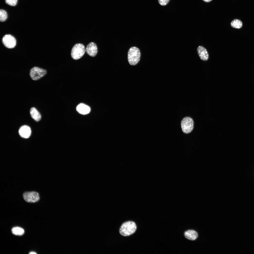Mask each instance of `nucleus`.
Instances as JSON below:
<instances>
[{"label":"nucleus","instance_id":"8","mask_svg":"<svg viewBox=\"0 0 254 254\" xmlns=\"http://www.w3.org/2000/svg\"><path fill=\"white\" fill-rule=\"evenodd\" d=\"M85 51L91 56H95L98 52V48L96 44L93 42L89 43L85 48Z\"/></svg>","mask_w":254,"mask_h":254},{"label":"nucleus","instance_id":"6","mask_svg":"<svg viewBox=\"0 0 254 254\" xmlns=\"http://www.w3.org/2000/svg\"><path fill=\"white\" fill-rule=\"evenodd\" d=\"M23 196L24 200L28 202H35L40 199L38 193L36 191L26 192L23 193Z\"/></svg>","mask_w":254,"mask_h":254},{"label":"nucleus","instance_id":"12","mask_svg":"<svg viewBox=\"0 0 254 254\" xmlns=\"http://www.w3.org/2000/svg\"><path fill=\"white\" fill-rule=\"evenodd\" d=\"M184 234L186 238L191 240H196L198 236L197 233L193 230H189L186 231L185 232Z\"/></svg>","mask_w":254,"mask_h":254},{"label":"nucleus","instance_id":"3","mask_svg":"<svg viewBox=\"0 0 254 254\" xmlns=\"http://www.w3.org/2000/svg\"><path fill=\"white\" fill-rule=\"evenodd\" d=\"M85 51V48L83 44L80 43L76 44L72 49L71 57L74 60H78L83 56Z\"/></svg>","mask_w":254,"mask_h":254},{"label":"nucleus","instance_id":"16","mask_svg":"<svg viewBox=\"0 0 254 254\" xmlns=\"http://www.w3.org/2000/svg\"><path fill=\"white\" fill-rule=\"evenodd\" d=\"M7 18V14L6 11L3 9L0 10V20L3 22L6 20Z\"/></svg>","mask_w":254,"mask_h":254},{"label":"nucleus","instance_id":"18","mask_svg":"<svg viewBox=\"0 0 254 254\" xmlns=\"http://www.w3.org/2000/svg\"><path fill=\"white\" fill-rule=\"evenodd\" d=\"M170 0H158L159 4L161 5L164 6L167 4Z\"/></svg>","mask_w":254,"mask_h":254},{"label":"nucleus","instance_id":"20","mask_svg":"<svg viewBox=\"0 0 254 254\" xmlns=\"http://www.w3.org/2000/svg\"><path fill=\"white\" fill-rule=\"evenodd\" d=\"M29 254H36V253L34 252H30Z\"/></svg>","mask_w":254,"mask_h":254},{"label":"nucleus","instance_id":"14","mask_svg":"<svg viewBox=\"0 0 254 254\" xmlns=\"http://www.w3.org/2000/svg\"><path fill=\"white\" fill-rule=\"evenodd\" d=\"M230 24L233 28L238 29L241 28L243 25L242 22L240 20L237 19L233 20L231 22Z\"/></svg>","mask_w":254,"mask_h":254},{"label":"nucleus","instance_id":"10","mask_svg":"<svg viewBox=\"0 0 254 254\" xmlns=\"http://www.w3.org/2000/svg\"><path fill=\"white\" fill-rule=\"evenodd\" d=\"M19 133L20 135L22 138H28L31 134L30 128L27 125H24L20 128Z\"/></svg>","mask_w":254,"mask_h":254},{"label":"nucleus","instance_id":"17","mask_svg":"<svg viewBox=\"0 0 254 254\" xmlns=\"http://www.w3.org/2000/svg\"><path fill=\"white\" fill-rule=\"evenodd\" d=\"M17 0H5V2L8 4L12 6H15L17 3Z\"/></svg>","mask_w":254,"mask_h":254},{"label":"nucleus","instance_id":"5","mask_svg":"<svg viewBox=\"0 0 254 254\" xmlns=\"http://www.w3.org/2000/svg\"><path fill=\"white\" fill-rule=\"evenodd\" d=\"M46 73V70L38 67H35L30 70V75L33 80H36L44 76Z\"/></svg>","mask_w":254,"mask_h":254},{"label":"nucleus","instance_id":"15","mask_svg":"<svg viewBox=\"0 0 254 254\" xmlns=\"http://www.w3.org/2000/svg\"><path fill=\"white\" fill-rule=\"evenodd\" d=\"M13 234L17 235H21L24 233V230L22 228L19 227H13L12 230Z\"/></svg>","mask_w":254,"mask_h":254},{"label":"nucleus","instance_id":"4","mask_svg":"<svg viewBox=\"0 0 254 254\" xmlns=\"http://www.w3.org/2000/svg\"><path fill=\"white\" fill-rule=\"evenodd\" d=\"M181 126L183 132L188 134L191 132L194 127V122L191 118L187 117L183 118L181 122Z\"/></svg>","mask_w":254,"mask_h":254},{"label":"nucleus","instance_id":"1","mask_svg":"<svg viewBox=\"0 0 254 254\" xmlns=\"http://www.w3.org/2000/svg\"><path fill=\"white\" fill-rule=\"evenodd\" d=\"M135 223L132 221H128L123 223L119 229V232L122 236H126L134 233L136 230Z\"/></svg>","mask_w":254,"mask_h":254},{"label":"nucleus","instance_id":"2","mask_svg":"<svg viewBox=\"0 0 254 254\" xmlns=\"http://www.w3.org/2000/svg\"><path fill=\"white\" fill-rule=\"evenodd\" d=\"M141 53L139 49L135 47H131L129 50L127 55L128 61L131 65H135L139 61Z\"/></svg>","mask_w":254,"mask_h":254},{"label":"nucleus","instance_id":"11","mask_svg":"<svg viewBox=\"0 0 254 254\" xmlns=\"http://www.w3.org/2000/svg\"><path fill=\"white\" fill-rule=\"evenodd\" d=\"M76 110L81 114L86 115L90 112L91 109L88 105L83 103H80L77 106Z\"/></svg>","mask_w":254,"mask_h":254},{"label":"nucleus","instance_id":"7","mask_svg":"<svg viewBox=\"0 0 254 254\" xmlns=\"http://www.w3.org/2000/svg\"><path fill=\"white\" fill-rule=\"evenodd\" d=\"M2 41L4 45L9 48H14L16 44V41L15 38L10 35H5L2 38Z\"/></svg>","mask_w":254,"mask_h":254},{"label":"nucleus","instance_id":"19","mask_svg":"<svg viewBox=\"0 0 254 254\" xmlns=\"http://www.w3.org/2000/svg\"><path fill=\"white\" fill-rule=\"evenodd\" d=\"M204 2H209L211 1L212 0H202Z\"/></svg>","mask_w":254,"mask_h":254},{"label":"nucleus","instance_id":"9","mask_svg":"<svg viewBox=\"0 0 254 254\" xmlns=\"http://www.w3.org/2000/svg\"><path fill=\"white\" fill-rule=\"evenodd\" d=\"M197 51L201 60L204 61L208 60L209 54L206 49L204 47L202 46H199L197 48Z\"/></svg>","mask_w":254,"mask_h":254},{"label":"nucleus","instance_id":"13","mask_svg":"<svg viewBox=\"0 0 254 254\" xmlns=\"http://www.w3.org/2000/svg\"><path fill=\"white\" fill-rule=\"evenodd\" d=\"M30 113L32 117L35 121H38L41 119V116L40 113L35 107L31 108Z\"/></svg>","mask_w":254,"mask_h":254}]
</instances>
